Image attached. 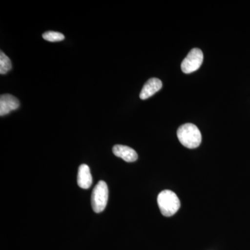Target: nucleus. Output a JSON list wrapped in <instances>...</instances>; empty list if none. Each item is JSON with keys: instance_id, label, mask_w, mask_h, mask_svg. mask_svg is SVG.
I'll return each mask as SVG.
<instances>
[{"instance_id": "f257e3e1", "label": "nucleus", "mask_w": 250, "mask_h": 250, "mask_svg": "<svg viewBox=\"0 0 250 250\" xmlns=\"http://www.w3.org/2000/svg\"><path fill=\"white\" fill-rule=\"evenodd\" d=\"M177 137L181 144L189 149L198 147L202 142V134L196 125L187 123L179 126Z\"/></svg>"}, {"instance_id": "f03ea898", "label": "nucleus", "mask_w": 250, "mask_h": 250, "mask_svg": "<svg viewBox=\"0 0 250 250\" xmlns=\"http://www.w3.org/2000/svg\"><path fill=\"white\" fill-rule=\"evenodd\" d=\"M157 202L159 209L164 216H172L180 208L181 202L179 197L170 190L161 192L158 195Z\"/></svg>"}, {"instance_id": "7ed1b4c3", "label": "nucleus", "mask_w": 250, "mask_h": 250, "mask_svg": "<svg viewBox=\"0 0 250 250\" xmlns=\"http://www.w3.org/2000/svg\"><path fill=\"white\" fill-rule=\"evenodd\" d=\"M108 189L107 184L100 181L94 188L91 195V205L95 213L103 212L107 205Z\"/></svg>"}, {"instance_id": "20e7f679", "label": "nucleus", "mask_w": 250, "mask_h": 250, "mask_svg": "<svg viewBox=\"0 0 250 250\" xmlns=\"http://www.w3.org/2000/svg\"><path fill=\"white\" fill-rule=\"evenodd\" d=\"M203 60L204 55L201 49H192L181 64V68L184 73H192L200 68Z\"/></svg>"}, {"instance_id": "39448f33", "label": "nucleus", "mask_w": 250, "mask_h": 250, "mask_svg": "<svg viewBox=\"0 0 250 250\" xmlns=\"http://www.w3.org/2000/svg\"><path fill=\"white\" fill-rule=\"evenodd\" d=\"M20 102L16 97L9 94H4L0 97V116L9 114L10 112L18 109Z\"/></svg>"}, {"instance_id": "423d86ee", "label": "nucleus", "mask_w": 250, "mask_h": 250, "mask_svg": "<svg viewBox=\"0 0 250 250\" xmlns=\"http://www.w3.org/2000/svg\"><path fill=\"white\" fill-rule=\"evenodd\" d=\"M162 82L159 79H150L146 82V84L143 86V89L140 93V98L141 100H147L159 91L162 88Z\"/></svg>"}, {"instance_id": "0eeeda50", "label": "nucleus", "mask_w": 250, "mask_h": 250, "mask_svg": "<svg viewBox=\"0 0 250 250\" xmlns=\"http://www.w3.org/2000/svg\"><path fill=\"white\" fill-rule=\"evenodd\" d=\"M113 152L118 157L126 162H134L138 159V154L134 149L128 146L116 145L113 148Z\"/></svg>"}, {"instance_id": "6e6552de", "label": "nucleus", "mask_w": 250, "mask_h": 250, "mask_svg": "<svg viewBox=\"0 0 250 250\" xmlns=\"http://www.w3.org/2000/svg\"><path fill=\"white\" fill-rule=\"evenodd\" d=\"M93 183V177L90 173V168L85 164H82L79 167L77 174V184L79 187L83 189H88Z\"/></svg>"}, {"instance_id": "1a4fd4ad", "label": "nucleus", "mask_w": 250, "mask_h": 250, "mask_svg": "<svg viewBox=\"0 0 250 250\" xmlns=\"http://www.w3.org/2000/svg\"><path fill=\"white\" fill-rule=\"evenodd\" d=\"M12 67L11 60L7 56L1 52L0 53V74L5 75L11 70Z\"/></svg>"}, {"instance_id": "9d476101", "label": "nucleus", "mask_w": 250, "mask_h": 250, "mask_svg": "<svg viewBox=\"0 0 250 250\" xmlns=\"http://www.w3.org/2000/svg\"><path fill=\"white\" fill-rule=\"evenodd\" d=\"M42 37L45 40L49 41V42H59L65 39V36L63 34L56 31H49L44 33Z\"/></svg>"}]
</instances>
